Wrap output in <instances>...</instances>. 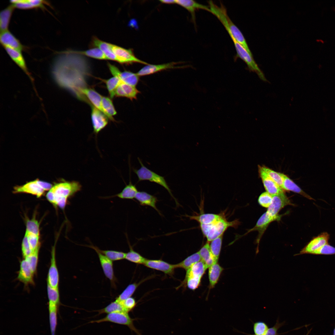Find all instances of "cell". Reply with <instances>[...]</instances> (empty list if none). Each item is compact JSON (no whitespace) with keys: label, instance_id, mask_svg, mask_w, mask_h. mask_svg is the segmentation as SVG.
Here are the masks:
<instances>
[{"label":"cell","instance_id":"6da1fadb","mask_svg":"<svg viewBox=\"0 0 335 335\" xmlns=\"http://www.w3.org/2000/svg\"><path fill=\"white\" fill-rule=\"evenodd\" d=\"M88 62L84 56L72 52L70 50L60 52L52 69L53 76L58 85L84 101L82 94L87 87V76L89 74Z\"/></svg>","mask_w":335,"mask_h":335},{"label":"cell","instance_id":"7a4b0ae2","mask_svg":"<svg viewBox=\"0 0 335 335\" xmlns=\"http://www.w3.org/2000/svg\"><path fill=\"white\" fill-rule=\"evenodd\" d=\"M81 188L82 185L78 181H64L52 185L46 197L48 201L54 206L64 209L68 199Z\"/></svg>","mask_w":335,"mask_h":335},{"label":"cell","instance_id":"3957f363","mask_svg":"<svg viewBox=\"0 0 335 335\" xmlns=\"http://www.w3.org/2000/svg\"><path fill=\"white\" fill-rule=\"evenodd\" d=\"M210 12L219 20L228 32L230 38H233L241 44L252 56V54L243 34L232 21L228 15L226 8L221 3L220 6L212 1H208Z\"/></svg>","mask_w":335,"mask_h":335},{"label":"cell","instance_id":"277c9868","mask_svg":"<svg viewBox=\"0 0 335 335\" xmlns=\"http://www.w3.org/2000/svg\"><path fill=\"white\" fill-rule=\"evenodd\" d=\"M240 222L238 219L228 221L225 217L220 220L209 225H200L202 232L210 242L214 239L223 234L225 231L229 227L236 228Z\"/></svg>","mask_w":335,"mask_h":335},{"label":"cell","instance_id":"5b68a950","mask_svg":"<svg viewBox=\"0 0 335 335\" xmlns=\"http://www.w3.org/2000/svg\"><path fill=\"white\" fill-rule=\"evenodd\" d=\"M138 159L141 164V167L138 169H133V171L137 176L138 181L147 180L162 186L167 190L171 196L174 199L176 205L179 206V203L173 195L172 191L164 177L159 175L146 167L143 164L139 158H138Z\"/></svg>","mask_w":335,"mask_h":335},{"label":"cell","instance_id":"8992f818","mask_svg":"<svg viewBox=\"0 0 335 335\" xmlns=\"http://www.w3.org/2000/svg\"><path fill=\"white\" fill-rule=\"evenodd\" d=\"M52 186V185L49 183L37 179L28 182L22 185L14 187L13 193L15 194H29L39 198L43 195L46 191H48Z\"/></svg>","mask_w":335,"mask_h":335},{"label":"cell","instance_id":"52a82bcc","mask_svg":"<svg viewBox=\"0 0 335 335\" xmlns=\"http://www.w3.org/2000/svg\"><path fill=\"white\" fill-rule=\"evenodd\" d=\"M207 268L201 260L194 263L186 270L183 284H185L191 290H195L200 285L201 279Z\"/></svg>","mask_w":335,"mask_h":335},{"label":"cell","instance_id":"ba28073f","mask_svg":"<svg viewBox=\"0 0 335 335\" xmlns=\"http://www.w3.org/2000/svg\"><path fill=\"white\" fill-rule=\"evenodd\" d=\"M135 319L132 318L128 313L125 312H118L108 314L105 317L96 320H92L90 323H99L109 322L127 326L137 335H141L138 330L136 328L133 324Z\"/></svg>","mask_w":335,"mask_h":335},{"label":"cell","instance_id":"9c48e42d","mask_svg":"<svg viewBox=\"0 0 335 335\" xmlns=\"http://www.w3.org/2000/svg\"><path fill=\"white\" fill-rule=\"evenodd\" d=\"M39 227V223L34 216L31 219H27L24 236L26 238L33 252L40 248Z\"/></svg>","mask_w":335,"mask_h":335},{"label":"cell","instance_id":"30bf717a","mask_svg":"<svg viewBox=\"0 0 335 335\" xmlns=\"http://www.w3.org/2000/svg\"><path fill=\"white\" fill-rule=\"evenodd\" d=\"M233 42L236 51L237 56L247 64L248 69L251 72L256 73L259 77L264 81H267L265 76L258 66L252 56L246 49L233 38H231Z\"/></svg>","mask_w":335,"mask_h":335},{"label":"cell","instance_id":"8fae6325","mask_svg":"<svg viewBox=\"0 0 335 335\" xmlns=\"http://www.w3.org/2000/svg\"><path fill=\"white\" fill-rule=\"evenodd\" d=\"M111 47L113 52L117 57L118 62L120 63H137L146 65L149 64L146 62L137 58L131 49H126L111 43Z\"/></svg>","mask_w":335,"mask_h":335},{"label":"cell","instance_id":"7c38bea8","mask_svg":"<svg viewBox=\"0 0 335 335\" xmlns=\"http://www.w3.org/2000/svg\"><path fill=\"white\" fill-rule=\"evenodd\" d=\"M329 234L327 232H324L314 237L300 251L294 256L304 254L313 253L323 246L328 243Z\"/></svg>","mask_w":335,"mask_h":335},{"label":"cell","instance_id":"4fadbf2b","mask_svg":"<svg viewBox=\"0 0 335 335\" xmlns=\"http://www.w3.org/2000/svg\"><path fill=\"white\" fill-rule=\"evenodd\" d=\"M281 217L282 216L279 215L275 217H272L266 212L260 217L255 226L246 233H248L253 231H257L258 232V236L257 240V248L256 254L259 252L258 246L260 238L269 225L272 222L280 220Z\"/></svg>","mask_w":335,"mask_h":335},{"label":"cell","instance_id":"5bb4252c","mask_svg":"<svg viewBox=\"0 0 335 335\" xmlns=\"http://www.w3.org/2000/svg\"><path fill=\"white\" fill-rule=\"evenodd\" d=\"M88 247L93 249L97 253L105 276L110 280L112 287L116 288L117 279L114 271L112 261L99 252L95 246L90 245Z\"/></svg>","mask_w":335,"mask_h":335},{"label":"cell","instance_id":"9a60e30c","mask_svg":"<svg viewBox=\"0 0 335 335\" xmlns=\"http://www.w3.org/2000/svg\"><path fill=\"white\" fill-rule=\"evenodd\" d=\"M109 70L113 76L118 78L121 81L128 85L136 87L138 83L139 76L130 71H121L115 65L109 63L107 64Z\"/></svg>","mask_w":335,"mask_h":335},{"label":"cell","instance_id":"2e32d148","mask_svg":"<svg viewBox=\"0 0 335 335\" xmlns=\"http://www.w3.org/2000/svg\"><path fill=\"white\" fill-rule=\"evenodd\" d=\"M293 205L283 191L272 196L271 203L266 212L270 216L275 217L279 215V211L285 206Z\"/></svg>","mask_w":335,"mask_h":335},{"label":"cell","instance_id":"e0dca14e","mask_svg":"<svg viewBox=\"0 0 335 335\" xmlns=\"http://www.w3.org/2000/svg\"><path fill=\"white\" fill-rule=\"evenodd\" d=\"M91 118L93 132L97 135L105 128L108 123V118L103 113L91 105Z\"/></svg>","mask_w":335,"mask_h":335},{"label":"cell","instance_id":"ac0fdd59","mask_svg":"<svg viewBox=\"0 0 335 335\" xmlns=\"http://www.w3.org/2000/svg\"><path fill=\"white\" fill-rule=\"evenodd\" d=\"M0 41L2 46L20 51H26L28 48L21 44L20 41L8 30L1 32Z\"/></svg>","mask_w":335,"mask_h":335},{"label":"cell","instance_id":"d6986e66","mask_svg":"<svg viewBox=\"0 0 335 335\" xmlns=\"http://www.w3.org/2000/svg\"><path fill=\"white\" fill-rule=\"evenodd\" d=\"M178 62H172L159 65H146L136 73L139 76L147 75L164 70L184 68V66H176Z\"/></svg>","mask_w":335,"mask_h":335},{"label":"cell","instance_id":"ffe728a7","mask_svg":"<svg viewBox=\"0 0 335 335\" xmlns=\"http://www.w3.org/2000/svg\"><path fill=\"white\" fill-rule=\"evenodd\" d=\"M143 265L147 267L161 271L171 276L173 275L176 268L175 264H171L161 260L146 259Z\"/></svg>","mask_w":335,"mask_h":335},{"label":"cell","instance_id":"44dd1931","mask_svg":"<svg viewBox=\"0 0 335 335\" xmlns=\"http://www.w3.org/2000/svg\"><path fill=\"white\" fill-rule=\"evenodd\" d=\"M47 284L52 288H58L59 275L56 266L55 247L53 248L51 252V264L47 278Z\"/></svg>","mask_w":335,"mask_h":335},{"label":"cell","instance_id":"7402d4cb","mask_svg":"<svg viewBox=\"0 0 335 335\" xmlns=\"http://www.w3.org/2000/svg\"><path fill=\"white\" fill-rule=\"evenodd\" d=\"M259 172L267 192L272 196L283 192V189L259 167Z\"/></svg>","mask_w":335,"mask_h":335},{"label":"cell","instance_id":"603a6c76","mask_svg":"<svg viewBox=\"0 0 335 335\" xmlns=\"http://www.w3.org/2000/svg\"><path fill=\"white\" fill-rule=\"evenodd\" d=\"M140 92L136 87L122 82L116 89L114 97H125L132 100L137 98V96Z\"/></svg>","mask_w":335,"mask_h":335},{"label":"cell","instance_id":"cb8c5ba5","mask_svg":"<svg viewBox=\"0 0 335 335\" xmlns=\"http://www.w3.org/2000/svg\"><path fill=\"white\" fill-rule=\"evenodd\" d=\"M91 45L92 47H97L100 49L108 60L118 62L117 57L112 49L111 43L103 41L94 36L92 38Z\"/></svg>","mask_w":335,"mask_h":335},{"label":"cell","instance_id":"d4e9b609","mask_svg":"<svg viewBox=\"0 0 335 335\" xmlns=\"http://www.w3.org/2000/svg\"><path fill=\"white\" fill-rule=\"evenodd\" d=\"M4 48L12 60L28 76L31 81L33 82V79L28 70L21 51L8 47Z\"/></svg>","mask_w":335,"mask_h":335},{"label":"cell","instance_id":"484cf974","mask_svg":"<svg viewBox=\"0 0 335 335\" xmlns=\"http://www.w3.org/2000/svg\"><path fill=\"white\" fill-rule=\"evenodd\" d=\"M176 4L183 7L190 13L192 18L194 22H195V12L196 10L202 9L210 12V9L209 6L199 3L194 0H176Z\"/></svg>","mask_w":335,"mask_h":335},{"label":"cell","instance_id":"4316f807","mask_svg":"<svg viewBox=\"0 0 335 335\" xmlns=\"http://www.w3.org/2000/svg\"><path fill=\"white\" fill-rule=\"evenodd\" d=\"M34 274L26 260L25 259L22 260L20 263L17 279L26 285L33 284Z\"/></svg>","mask_w":335,"mask_h":335},{"label":"cell","instance_id":"83f0119b","mask_svg":"<svg viewBox=\"0 0 335 335\" xmlns=\"http://www.w3.org/2000/svg\"><path fill=\"white\" fill-rule=\"evenodd\" d=\"M82 94L92 105L105 114L102 106V96L94 89L88 87L83 90Z\"/></svg>","mask_w":335,"mask_h":335},{"label":"cell","instance_id":"f1b7e54d","mask_svg":"<svg viewBox=\"0 0 335 335\" xmlns=\"http://www.w3.org/2000/svg\"><path fill=\"white\" fill-rule=\"evenodd\" d=\"M135 198L141 205L150 206L157 211L160 215H162L156 206L158 200L155 196L144 191H139L136 194Z\"/></svg>","mask_w":335,"mask_h":335},{"label":"cell","instance_id":"f546056e","mask_svg":"<svg viewBox=\"0 0 335 335\" xmlns=\"http://www.w3.org/2000/svg\"><path fill=\"white\" fill-rule=\"evenodd\" d=\"M190 220L196 221L200 224L209 225L214 223L225 217L221 214L203 213L199 215L187 216Z\"/></svg>","mask_w":335,"mask_h":335},{"label":"cell","instance_id":"4dcf8cb0","mask_svg":"<svg viewBox=\"0 0 335 335\" xmlns=\"http://www.w3.org/2000/svg\"><path fill=\"white\" fill-rule=\"evenodd\" d=\"M281 175L283 179V183L282 186L283 189L298 193L309 199L315 200L302 190L286 175L281 173Z\"/></svg>","mask_w":335,"mask_h":335},{"label":"cell","instance_id":"1f68e13d","mask_svg":"<svg viewBox=\"0 0 335 335\" xmlns=\"http://www.w3.org/2000/svg\"><path fill=\"white\" fill-rule=\"evenodd\" d=\"M209 288H214L218 283L223 268L218 263H215L208 268Z\"/></svg>","mask_w":335,"mask_h":335},{"label":"cell","instance_id":"d6a6232c","mask_svg":"<svg viewBox=\"0 0 335 335\" xmlns=\"http://www.w3.org/2000/svg\"><path fill=\"white\" fill-rule=\"evenodd\" d=\"M15 8L11 4L0 12V29L1 32L8 30L11 18Z\"/></svg>","mask_w":335,"mask_h":335},{"label":"cell","instance_id":"836d02e7","mask_svg":"<svg viewBox=\"0 0 335 335\" xmlns=\"http://www.w3.org/2000/svg\"><path fill=\"white\" fill-rule=\"evenodd\" d=\"M209 242L206 243L199 251L201 260L205 264L208 268L215 263H216L211 252Z\"/></svg>","mask_w":335,"mask_h":335},{"label":"cell","instance_id":"e575fe53","mask_svg":"<svg viewBox=\"0 0 335 335\" xmlns=\"http://www.w3.org/2000/svg\"><path fill=\"white\" fill-rule=\"evenodd\" d=\"M102 106L104 113L111 120L114 121L113 116L117 114L112 100L109 97L102 96Z\"/></svg>","mask_w":335,"mask_h":335},{"label":"cell","instance_id":"d590c367","mask_svg":"<svg viewBox=\"0 0 335 335\" xmlns=\"http://www.w3.org/2000/svg\"><path fill=\"white\" fill-rule=\"evenodd\" d=\"M58 308V306L56 305L48 303L49 320L51 335H56Z\"/></svg>","mask_w":335,"mask_h":335},{"label":"cell","instance_id":"8d00e7d4","mask_svg":"<svg viewBox=\"0 0 335 335\" xmlns=\"http://www.w3.org/2000/svg\"><path fill=\"white\" fill-rule=\"evenodd\" d=\"M74 53L85 56L95 59L100 60H108L104 54L99 48L94 47L90 49L83 51H78L70 50Z\"/></svg>","mask_w":335,"mask_h":335},{"label":"cell","instance_id":"74e56055","mask_svg":"<svg viewBox=\"0 0 335 335\" xmlns=\"http://www.w3.org/2000/svg\"><path fill=\"white\" fill-rule=\"evenodd\" d=\"M138 191L135 185H133L131 181L126 185L120 193L115 195L121 199H133L135 198Z\"/></svg>","mask_w":335,"mask_h":335},{"label":"cell","instance_id":"f35d334b","mask_svg":"<svg viewBox=\"0 0 335 335\" xmlns=\"http://www.w3.org/2000/svg\"><path fill=\"white\" fill-rule=\"evenodd\" d=\"M201 260V258L198 251L188 256L181 262L175 265L176 268H181L187 270L194 263Z\"/></svg>","mask_w":335,"mask_h":335},{"label":"cell","instance_id":"ab89813d","mask_svg":"<svg viewBox=\"0 0 335 335\" xmlns=\"http://www.w3.org/2000/svg\"><path fill=\"white\" fill-rule=\"evenodd\" d=\"M223 234L214 239L211 242L210 248L216 263L218 262L220 256Z\"/></svg>","mask_w":335,"mask_h":335},{"label":"cell","instance_id":"60d3db41","mask_svg":"<svg viewBox=\"0 0 335 335\" xmlns=\"http://www.w3.org/2000/svg\"><path fill=\"white\" fill-rule=\"evenodd\" d=\"M96 311L98 312L97 315L118 312H126L122 304L116 301L111 302L105 307Z\"/></svg>","mask_w":335,"mask_h":335},{"label":"cell","instance_id":"b9f144b4","mask_svg":"<svg viewBox=\"0 0 335 335\" xmlns=\"http://www.w3.org/2000/svg\"><path fill=\"white\" fill-rule=\"evenodd\" d=\"M106 85L110 97L112 98L114 97L115 92L118 86L122 82L120 79L117 77L113 76L107 80H103Z\"/></svg>","mask_w":335,"mask_h":335},{"label":"cell","instance_id":"7bdbcfd3","mask_svg":"<svg viewBox=\"0 0 335 335\" xmlns=\"http://www.w3.org/2000/svg\"><path fill=\"white\" fill-rule=\"evenodd\" d=\"M95 247L99 252L112 261H118L125 259L126 253L114 250H102L96 247L95 246Z\"/></svg>","mask_w":335,"mask_h":335},{"label":"cell","instance_id":"ee69618b","mask_svg":"<svg viewBox=\"0 0 335 335\" xmlns=\"http://www.w3.org/2000/svg\"><path fill=\"white\" fill-rule=\"evenodd\" d=\"M138 286V284L136 283H133L130 284L116 298L115 301L121 303L127 299L131 297Z\"/></svg>","mask_w":335,"mask_h":335},{"label":"cell","instance_id":"f6af8a7d","mask_svg":"<svg viewBox=\"0 0 335 335\" xmlns=\"http://www.w3.org/2000/svg\"><path fill=\"white\" fill-rule=\"evenodd\" d=\"M129 247L130 250L126 253L125 259L135 263L143 264L146 259L134 251L130 245Z\"/></svg>","mask_w":335,"mask_h":335},{"label":"cell","instance_id":"bcb514c9","mask_svg":"<svg viewBox=\"0 0 335 335\" xmlns=\"http://www.w3.org/2000/svg\"><path fill=\"white\" fill-rule=\"evenodd\" d=\"M260 167L270 178L282 188L283 179L281 173L275 171L265 166Z\"/></svg>","mask_w":335,"mask_h":335},{"label":"cell","instance_id":"7dc6e473","mask_svg":"<svg viewBox=\"0 0 335 335\" xmlns=\"http://www.w3.org/2000/svg\"><path fill=\"white\" fill-rule=\"evenodd\" d=\"M47 293L49 303L59 306L60 304V299L58 288H54L47 284Z\"/></svg>","mask_w":335,"mask_h":335},{"label":"cell","instance_id":"c3c4849f","mask_svg":"<svg viewBox=\"0 0 335 335\" xmlns=\"http://www.w3.org/2000/svg\"><path fill=\"white\" fill-rule=\"evenodd\" d=\"M40 248L36 249L29 255L25 258L34 274L37 270Z\"/></svg>","mask_w":335,"mask_h":335},{"label":"cell","instance_id":"681fc988","mask_svg":"<svg viewBox=\"0 0 335 335\" xmlns=\"http://www.w3.org/2000/svg\"><path fill=\"white\" fill-rule=\"evenodd\" d=\"M272 199V196L267 192L262 193L258 199V202L261 206L267 208L270 204Z\"/></svg>","mask_w":335,"mask_h":335},{"label":"cell","instance_id":"f907efd6","mask_svg":"<svg viewBox=\"0 0 335 335\" xmlns=\"http://www.w3.org/2000/svg\"><path fill=\"white\" fill-rule=\"evenodd\" d=\"M312 254L318 255L335 254V247L328 243L315 252Z\"/></svg>","mask_w":335,"mask_h":335},{"label":"cell","instance_id":"816d5d0a","mask_svg":"<svg viewBox=\"0 0 335 335\" xmlns=\"http://www.w3.org/2000/svg\"><path fill=\"white\" fill-rule=\"evenodd\" d=\"M253 328L254 335H265L269 329L267 325L262 322L255 323Z\"/></svg>","mask_w":335,"mask_h":335},{"label":"cell","instance_id":"f5cc1de1","mask_svg":"<svg viewBox=\"0 0 335 335\" xmlns=\"http://www.w3.org/2000/svg\"><path fill=\"white\" fill-rule=\"evenodd\" d=\"M121 304L123 305L125 311L128 313L135 307L136 302L134 298L131 297L127 299Z\"/></svg>","mask_w":335,"mask_h":335},{"label":"cell","instance_id":"db71d44e","mask_svg":"<svg viewBox=\"0 0 335 335\" xmlns=\"http://www.w3.org/2000/svg\"><path fill=\"white\" fill-rule=\"evenodd\" d=\"M21 250L23 256L25 258L33 252L25 236L22 241Z\"/></svg>","mask_w":335,"mask_h":335},{"label":"cell","instance_id":"11a10c76","mask_svg":"<svg viewBox=\"0 0 335 335\" xmlns=\"http://www.w3.org/2000/svg\"><path fill=\"white\" fill-rule=\"evenodd\" d=\"M281 324L279 323H277L273 327L269 328L265 335H277V331L279 328L281 326ZM248 335H254V334H250L245 333L241 332Z\"/></svg>","mask_w":335,"mask_h":335},{"label":"cell","instance_id":"9f6ffc18","mask_svg":"<svg viewBox=\"0 0 335 335\" xmlns=\"http://www.w3.org/2000/svg\"><path fill=\"white\" fill-rule=\"evenodd\" d=\"M159 1L162 3L165 4H176V0H161Z\"/></svg>","mask_w":335,"mask_h":335},{"label":"cell","instance_id":"6f0895ef","mask_svg":"<svg viewBox=\"0 0 335 335\" xmlns=\"http://www.w3.org/2000/svg\"><path fill=\"white\" fill-rule=\"evenodd\" d=\"M333 335H335V328L334 329L333 332Z\"/></svg>","mask_w":335,"mask_h":335},{"label":"cell","instance_id":"680465c9","mask_svg":"<svg viewBox=\"0 0 335 335\" xmlns=\"http://www.w3.org/2000/svg\"><path fill=\"white\" fill-rule=\"evenodd\" d=\"M308 335V334L307 333L306 335Z\"/></svg>","mask_w":335,"mask_h":335}]
</instances>
